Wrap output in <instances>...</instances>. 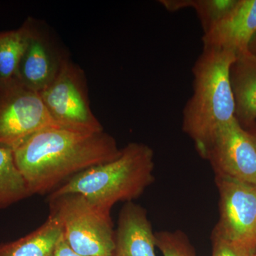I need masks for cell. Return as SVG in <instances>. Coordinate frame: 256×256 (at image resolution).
Returning a JSON list of instances; mask_svg holds the SVG:
<instances>
[{
  "label": "cell",
  "instance_id": "6da1fadb",
  "mask_svg": "<svg viewBox=\"0 0 256 256\" xmlns=\"http://www.w3.org/2000/svg\"><path fill=\"white\" fill-rule=\"evenodd\" d=\"M15 162L31 195L56 188L66 178L117 158L116 140L104 131L80 132L60 127L36 133L13 150Z\"/></svg>",
  "mask_w": 256,
  "mask_h": 256
},
{
  "label": "cell",
  "instance_id": "7a4b0ae2",
  "mask_svg": "<svg viewBox=\"0 0 256 256\" xmlns=\"http://www.w3.org/2000/svg\"><path fill=\"white\" fill-rule=\"evenodd\" d=\"M236 57L229 50L203 48L192 69L193 94L183 110L182 130L203 158L220 130L236 119L230 80Z\"/></svg>",
  "mask_w": 256,
  "mask_h": 256
},
{
  "label": "cell",
  "instance_id": "3957f363",
  "mask_svg": "<svg viewBox=\"0 0 256 256\" xmlns=\"http://www.w3.org/2000/svg\"><path fill=\"white\" fill-rule=\"evenodd\" d=\"M154 151L146 144L131 142L112 161L89 168L56 188L50 198L82 195L92 205L110 213L119 202L136 200L154 181Z\"/></svg>",
  "mask_w": 256,
  "mask_h": 256
},
{
  "label": "cell",
  "instance_id": "277c9868",
  "mask_svg": "<svg viewBox=\"0 0 256 256\" xmlns=\"http://www.w3.org/2000/svg\"><path fill=\"white\" fill-rule=\"evenodd\" d=\"M50 212L58 217L64 240L84 256H114V232L110 213L77 194L48 198Z\"/></svg>",
  "mask_w": 256,
  "mask_h": 256
},
{
  "label": "cell",
  "instance_id": "5b68a950",
  "mask_svg": "<svg viewBox=\"0 0 256 256\" xmlns=\"http://www.w3.org/2000/svg\"><path fill=\"white\" fill-rule=\"evenodd\" d=\"M38 94L60 127L80 132L104 131L90 108L85 73L68 58L54 80Z\"/></svg>",
  "mask_w": 256,
  "mask_h": 256
},
{
  "label": "cell",
  "instance_id": "8992f818",
  "mask_svg": "<svg viewBox=\"0 0 256 256\" xmlns=\"http://www.w3.org/2000/svg\"><path fill=\"white\" fill-rule=\"evenodd\" d=\"M60 127L38 92L15 78L0 82V146L14 150L36 133Z\"/></svg>",
  "mask_w": 256,
  "mask_h": 256
},
{
  "label": "cell",
  "instance_id": "52a82bcc",
  "mask_svg": "<svg viewBox=\"0 0 256 256\" xmlns=\"http://www.w3.org/2000/svg\"><path fill=\"white\" fill-rule=\"evenodd\" d=\"M220 192V218L214 232L256 250V186L216 175Z\"/></svg>",
  "mask_w": 256,
  "mask_h": 256
},
{
  "label": "cell",
  "instance_id": "ba28073f",
  "mask_svg": "<svg viewBox=\"0 0 256 256\" xmlns=\"http://www.w3.org/2000/svg\"><path fill=\"white\" fill-rule=\"evenodd\" d=\"M216 175L256 186V148L236 118L222 128L206 152Z\"/></svg>",
  "mask_w": 256,
  "mask_h": 256
},
{
  "label": "cell",
  "instance_id": "9c48e42d",
  "mask_svg": "<svg viewBox=\"0 0 256 256\" xmlns=\"http://www.w3.org/2000/svg\"><path fill=\"white\" fill-rule=\"evenodd\" d=\"M67 58L45 28L30 18L28 45L14 77L32 90L41 92L54 80Z\"/></svg>",
  "mask_w": 256,
  "mask_h": 256
},
{
  "label": "cell",
  "instance_id": "30bf717a",
  "mask_svg": "<svg viewBox=\"0 0 256 256\" xmlns=\"http://www.w3.org/2000/svg\"><path fill=\"white\" fill-rule=\"evenodd\" d=\"M256 33V0H238L233 9L204 32V48L229 50L236 54L248 50Z\"/></svg>",
  "mask_w": 256,
  "mask_h": 256
},
{
  "label": "cell",
  "instance_id": "8fae6325",
  "mask_svg": "<svg viewBox=\"0 0 256 256\" xmlns=\"http://www.w3.org/2000/svg\"><path fill=\"white\" fill-rule=\"evenodd\" d=\"M114 245V256H156V236L144 208L126 202L119 214Z\"/></svg>",
  "mask_w": 256,
  "mask_h": 256
},
{
  "label": "cell",
  "instance_id": "7c38bea8",
  "mask_svg": "<svg viewBox=\"0 0 256 256\" xmlns=\"http://www.w3.org/2000/svg\"><path fill=\"white\" fill-rule=\"evenodd\" d=\"M236 118L244 128L256 122V56L250 50L238 54L230 69Z\"/></svg>",
  "mask_w": 256,
  "mask_h": 256
},
{
  "label": "cell",
  "instance_id": "4fadbf2b",
  "mask_svg": "<svg viewBox=\"0 0 256 256\" xmlns=\"http://www.w3.org/2000/svg\"><path fill=\"white\" fill-rule=\"evenodd\" d=\"M62 236L58 217L50 214L41 226L26 236L0 245V256H52Z\"/></svg>",
  "mask_w": 256,
  "mask_h": 256
},
{
  "label": "cell",
  "instance_id": "5bb4252c",
  "mask_svg": "<svg viewBox=\"0 0 256 256\" xmlns=\"http://www.w3.org/2000/svg\"><path fill=\"white\" fill-rule=\"evenodd\" d=\"M31 196L10 148L0 146V210Z\"/></svg>",
  "mask_w": 256,
  "mask_h": 256
},
{
  "label": "cell",
  "instance_id": "9a60e30c",
  "mask_svg": "<svg viewBox=\"0 0 256 256\" xmlns=\"http://www.w3.org/2000/svg\"><path fill=\"white\" fill-rule=\"evenodd\" d=\"M30 33V18L16 30L0 31V82L16 75Z\"/></svg>",
  "mask_w": 256,
  "mask_h": 256
},
{
  "label": "cell",
  "instance_id": "2e32d148",
  "mask_svg": "<svg viewBox=\"0 0 256 256\" xmlns=\"http://www.w3.org/2000/svg\"><path fill=\"white\" fill-rule=\"evenodd\" d=\"M238 0H188V8L196 11L204 32L233 9Z\"/></svg>",
  "mask_w": 256,
  "mask_h": 256
},
{
  "label": "cell",
  "instance_id": "e0dca14e",
  "mask_svg": "<svg viewBox=\"0 0 256 256\" xmlns=\"http://www.w3.org/2000/svg\"><path fill=\"white\" fill-rule=\"evenodd\" d=\"M154 236L156 246L163 256H195L188 236L182 232H160Z\"/></svg>",
  "mask_w": 256,
  "mask_h": 256
},
{
  "label": "cell",
  "instance_id": "ac0fdd59",
  "mask_svg": "<svg viewBox=\"0 0 256 256\" xmlns=\"http://www.w3.org/2000/svg\"><path fill=\"white\" fill-rule=\"evenodd\" d=\"M212 256H256V250L224 238L213 230Z\"/></svg>",
  "mask_w": 256,
  "mask_h": 256
},
{
  "label": "cell",
  "instance_id": "d6986e66",
  "mask_svg": "<svg viewBox=\"0 0 256 256\" xmlns=\"http://www.w3.org/2000/svg\"><path fill=\"white\" fill-rule=\"evenodd\" d=\"M52 256H84L74 252L66 240H64L63 236H62L60 240L57 242L55 248L54 252Z\"/></svg>",
  "mask_w": 256,
  "mask_h": 256
},
{
  "label": "cell",
  "instance_id": "ffe728a7",
  "mask_svg": "<svg viewBox=\"0 0 256 256\" xmlns=\"http://www.w3.org/2000/svg\"><path fill=\"white\" fill-rule=\"evenodd\" d=\"M246 130L248 134L250 136V139L254 142L256 148V122H254L246 128H244Z\"/></svg>",
  "mask_w": 256,
  "mask_h": 256
},
{
  "label": "cell",
  "instance_id": "44dd1931",
  "mask_svg": "<svg viewBox=\"0 0 256 256\" xmlns=\"http://www.w3.org/2000/svg\"><path fill=\"white\" fill-rule=\"evenodd\" d=\"M248 50L252 52V54L256 56V33L252 37V42H250V45H249Z\"/></svg>",
  "mask_w": 256,
  "mask_h": 256
},
{
  "label": "cell",
  "instance_id": "7402d4cb",
  "mask_svg": "<svg viewBox=\"0 0 256 256\" xmlns=\"http://www.w3.org/2000/svg\"></svg>",
  "mask_w": 256,
  "mask_h": 256
}]
</instances>
